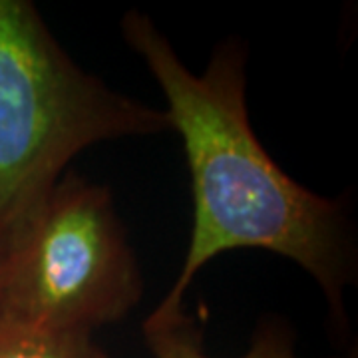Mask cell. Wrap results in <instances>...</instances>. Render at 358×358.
Masks as SVG:
<instances>
[{"mask_svg": "<svg viewBox=\"0 0 358 358\" xmlns=\"http://www.w3.org/2000/svg\"><path fill=\"white\" fill-rule=\"evenodd\" d=\"M122 34L166 96L169 126L192 176L193 227L178 279L154 313L183 310L195 275L221 253L263 249L305 268L345 329V289L357 279V243L341 201L289 178L261 145L247 112V50L221 42L201 74L181 62L148 14L129 10Z\"/></svg>", "mask_w": 358, "mask_h": 358, "instance_id": "cell-1", "label": "cell"}, {"mask_svg": "<svg viewBox=\"0 0 358 358\" xmlns=\"http://www.w3.org/2000/svg\"><path fill=\"white\" fill-rule=\"evenodd\" d=\"M166 110L84 72L28 0H0V255L68 164L100 141L169 131Z\"/></svg>", "mask_w": 358, "mask_h": 358, "instance_id": "cell-2", "label": "cell"}, {"mask_svg": "<svg viewBox=\"0 0 358 358\" xmlns=\"http://www.w3.org/2000/svg\"><path fill=\"white\" fill-rule=\"evenodd\" d=\"M141 291L112 193L74 171L2 253V319L94 334L124 319Z\"/></svg>", "mask_w": 358, "mask_h": 358, "instance_id": "cell-3", "label": "cell"}, {"mask_svg": "<svg viewBox=\"0 0 358 358\" xmlns=\"http://www.w3.org/2000/svg\"><path fill=\"white\" fill-rule=\"evenodd\" d=\"M143 338L154 358H215L205 350L203 329L183 310L152 313L143 322ZM237 358H299L294 331L281 319L263 320L247 352Z\"/></svg>", "mask_w": 358, "mask_h": 358, "instance_id": "cell-4", "label": "cell"}, {"mask_svg": "<svg viewBox=\"0 0 358 358\" xmlns=\"http://www.w3.org/2000/svg\"><path fill=\"white\" fill-rule=\"evenodd\" d=\"M0 358H108L94 334L0 317Z\"/></svg>", "mask_w": 358, "mask_h": 358, "instance_id": "cell-5", "label": "cell"}, {"mask_svg": "<svg viewBox=\"0 0 358 358\" xmlns=\"http://www.w3.org/2000/svg\"><path fill=\"white\" fill-rule=\"evenodd\" d=\"M0 279H2V255H0Z\"/></svg>", "mask_w": 358, "mask_h": 358, "instance_id": "cell-6", "label": "cell"}]
</instances>
